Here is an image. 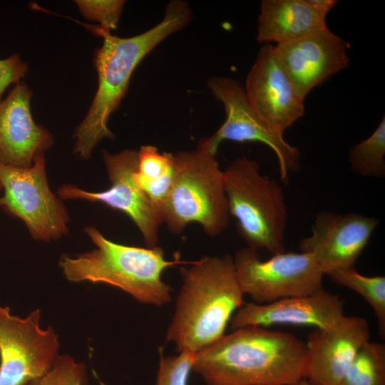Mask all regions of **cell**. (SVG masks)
<instances>
[{"label": "cell", "mask_w": 385, "mask_h": 385, "mask_svg": "<svg viewBox=\"0 0 385 385\" xmlns=\"http://www.w3.org/2000/svg\"><path fill=\"white\" fill-rule=\"evenodd\" d=\"M385 118L366 139L354 145L350 150L351 170L365 177L385 175Z\"/></svg>", "instance_id": "obj_22"}, {"label": "cell", "mask_w": 385, "mask_h": 385, "mask_svg": "<svg viewBox=\"0 0 385 385\" xmlns=\"http://www.w3.org/2000/svg\"><path fill=\"white\" fill-rule=\"evenodd\" d=\"M32 91L21 81L0 101V164L31 167L53 144L52 134L37 124L31 111Z\"/></svg>", "instance_id": "obj_16"}, {"label": "cell", "mask_w": 385, "mask_h": 385, "mask_svg": "<svg viewBox=\"0 0 385 385\" xmlns=\"http://www.w3.org/2000/svg\"><path fill=\"white\" fill-rule=\"evenodd\" d=\"M233 261L244 294L256 304L307 295L323 288L324 273L307 253L284 252L262 260L257 250L247 247L236 252Z\"/></svg>", "instance_id": "obj_8"}, {"label": "cell", "mask_w": 385, "mask_h": 385, "mask_svg": "<svg viewBox=\"0 0 385 385\" xmlns=\"http://www.w3.org/2000/svg\"><path fill=\"white\" fill-rule=\"evenodd\" d=\"M326 16L309 0H263L256 39L265 44L291 42L327 29Z\"/></svg>", "instance_id": "obj_18"}, {"label": "cell", "mask_w": 385, "mask_h": 385, "mask_svg": "<svg viewBox=\"0 0 385 385\" xmlns=\"http://www.w3.org/2000/svg\"><path fill=\"white\" fill-rule=\"evenodd\" d=\"M103 159L110 187L91 192L72 184L58 187L56 194L61 200H82L106 205L119 210L135 223L148 247L158 246L163 220L159 208L148 198L135 180L138 150L126 149L117 153L103 150Z\"/></svg>", "instance_id": "obj_10"}, {"label": "cell", "mask_w": 385, "mask_h": 385, "mask_svg": "<svg viewBox=\"0 0 385 385\" xmlns=\"http://www.w3.org/2000/svg\"><path fill=\"white\" fill-rule=\"evenodd\" d=\"M0 208L21 220L33 239L48 242L68 233L69 215L49 187L44 155L29 168L0 164Z\"/></svg>", "instance_id": "obj_7"}, {"label": "cell", "mask_w": 385, "mask_h": 385, "mask_svg": "<svg viewBox=\"0 0 385 385\" xmlns=\"http://www.w3.org/2000/svg\"><path fill=\"white\" fill-rule=\"evenodd\" d=\"M86 381V369L69 355H58L51 369L44 376L26 385H83Z\"/></svg>", "instance_id": "obj_23"}, {"label": "cell", "mask_w": 385, "mask_h": 385, "mask_svg": "<svg viewBox=\"0 0 385 385\" xmlns=\"http://www.w3.org/2000/svg\"><path fill=\"white\" fill-rule=\"evenodd\" d=\"M309 1L314 9L326 16L337 2L335 0H309Z\"/></svg>", "instance_id": "obj_27"}, {"label": "cell", "mask_w": 385, "mask_h": 385, "mask_svg": "<svg viewBox=\"0 0 385 385\" xmlns=\"http://www.w3.org/2000/svg\"><path fill=\"white\" fill-rule=\"evenodd\" d=\"M245 91L257 117L278 135L283 136L304 115V100L294 88L270 43L260 49L247 74Z\"/></svg>", "instance_id": "obj_12"}, {"label": "cell", "mask_w": 385, "mask_h": 385, "mask_svg": "<svg viewBox=\"0 0 385 385\" xmlns=\"http://www.w3.org/2000/svg\"><path fill=\"white\" fill-rule=\"evenodd\" d=\"M196 354L183 351L175 356H162L155 385H188Z\"/></svg>", "instance_id": "obj_25"}, {"label": "cell", "mask_w": 385, "mask_h": 385, "mask_svg": "<svg viewBox=\"0 0 385 385\" xmlns=\"http://www.w3.org/2000/svg\"><path fill=\"white\" fill-rule=\"evenodd\" d=\"M297 385H310L305 379H303Z\"/></svg>", "instance_id": "obj_28"}, {"label": "cell", "mask_w": 385, "mask_h": 385, "mask_svg": "<svg viewBox=\"0 0 385 385\" xmlns=\"http://www.w3.org/2000/svg\"><path fill=\"white\" fill-rule=\"evenodd\" d=\"M28 70L27 63L17 53L0 59V101L7 88L21 82Z\"/></svg>", "instance_id": "obj_26"}, {"label": "cell", "mask_w": 385, "mask_h": 385, "mask_svg": "<svg viewBox=\"0 0 385 385\" xmlns=\"http://www.w3.org/2000/svg\"><path fill=\"white\" fill-rule=\"evenodd\" d=\"M366 318L344 315L307 336L304 378L310 385H337L361 346L370 340Z\"/></svg>", "instance_id": "obj_15"}, {"label": "cell", "mask_w": 385, "mask_h": 385, "mask_svg": "<svg viewBox=\"0 0 385 385\" xmlns=\"http://www.w3.org/2000/svg\"><path fill=\"white\" fill-rule=\"evenodd\" d=\"M379 224L374 217L361 214L319 212L311 235L301 240V252L310 255L324 274L354 267Z\"/></svg>", "instance_id": "obj_13"}, {"label": "cell", "mask_w": 385, "mask_h": 385, "mask_svg": "<svg viewBox=\"0 0 385 385\" xmlns=\"http://www.w3.org/2000/svg\"><path fill=\"white\" fill-rule=\"evenodd\" d=\"M84 232L96 248L61 257L59 266L68 281L108 284L151 305L160 307L171 302L172 287L162 274L182 263L178 257L167 260L158 245L145 248L115 242L93 226H87Z\"/></svg>", "instance_id": "obj_4"}, {"label": "cell", "mask_w": 385, "mask_h": 385, "mask_svg": "<svg viewBox=\"0 0 385 385\" xmlns=\"http://www.w3.org/2000/svg\"><path fill=\"white\" fill-rule=\"evenodd\" d=\"M344 302L323 288L310 294L280 299L267 304L245 303L232 317V330L247 326L306 325L326 329L344 316Z\"/></svg>", "instance_id": "obj_17"}, {"label": "cell", "mask_w": 385, "mask_h": 385, "mask_svg": "<svg viewBox=\"0 0 385 385\" xmlns=\"http://www.w3.org/2000/svg\"><path fill=\"white\" fill-rule=\"evenodd\" d=\"M305 363V342L294 334L247 326L197 352L192 371L207 385H297Z\"/></svg>", "instance_id": "obj_2"}, {"label": "cell", "mask_w": 385, "mask_h": 385, "mask_svg": "<svg viewBox=\"0 0 385 385\" xmlns=\"http://www.w3.org/2000/svg\"><path fill=\"white\" fill-rule=\"evenodd\" d=\"M192 17L188 2L173 0L166 6L160 22L130 37H119L99 26L80 23L101 37L103 43L93 53L98 89L87 114L74 132V153L88 160L103 139H113L108 120L125 97L135 69L163 41L185 27Z\"/></svg>", "instance_id": "obj_1"}, {"label": "cell", "mask_w": 385, "mask_h": 385, "mask_svg": "<svg viewBox=\"0 0 385 385\" xmlns=\"http://www.w3.org/2000/svg\"><path fill=\"white\" fill-rule=\"evenodd\" d=\"M75 3L86 19L96 21L98 26L111 31L118 27L125 1L77 0Z\"/></svg>", "instance_id": "obj_24"}, {"label": "cell", "mask_w": 385, "mask_h": 385, "mask_svg": "<svg viewBox=\"0 0 385 385\" xmlns=\"http://www.w3.org/2000/svg\"><path fill=\"white\" fill-rule=\"evenodd\" d=\"M182 285L166 333L179 352L197 354L222 335L244 304L233 257L207 256L181 267Z\"/></svg>", "instance_id": "obj_3"}, {"label": "cell", "mask_w": 385, "mask_h": 385, "mask_svg": "<svg viewBox=\"0 0 385 385\" xmlns=\"http://www.w3.org/2000/svg\"><path fill=\"white\" fill-rule=\"evenodd\" d=\"M209 90L225 108L226 118L222 125L210 137L200 140L202 145L216 155L224 140L238 143L260 142L275 153L279 166V177L287 182L289 171L300 166L298 149L289 144L282 135L271 131L252 108L245 88L230 77H212L207 82Z\"/></svg>", "instance_id": "obj_11"}, {"label": "cell", "mask_w": 385, "mask_h": 385, "mask_svg": "<svg viewBox=\"0 0 385 385\" xmlns=\"http://www.w3.org/2000/svg\"><path fill=\"white\" fill-rule=\"evenodd\" d=\"M168 229L180 234L190 223H198L211 237L228 225L229 210L224 173L215 158L200 143L195 150L174 154V176L160 207Z\"/></svg>", "instance_id": "obj_5"}, {"label": "cell", "mask_w": 385, "mask_h": 385, "mask_svg": "<svg viewBox=\"0 0 385 385\" xmlns=\"http://www.w3.org/2000/svg\"><path fill=\"white\" fill-rule=\"evenodd\" d=\"M173 176L174 154L160 152L152 145L140 147L135 180L160 211L170 189Z\"/></svg>", "instance_id": "obj_19"}, {"label": "cell", "mask_w": 385, "mask_h": 385, "mask_svg": "<svg viewBox=\"0 0 385 385\" xmlns=\"http://www.w3.org/2000/svg\"><path fill=\"white\" fill-rule=\"evenodd\" d=\"M41 311L24 318L0 304V385H26L52 368L58 356L55 330L40 327Z\"/></svg>", "instance_id": "obj_9"}, {"label": "cell", "mask_w": 385, "mask_h": 385, "mask_svg": "<svg viewBox=\"0 0 385 385\" xmlns=\"http://www.w3.org/2000/svg\"><path fill=\"white\" fill-rule=\"evenodd\" d=\"M334 282L361 294L371 307L377 320L379 334L385 337V277L365 276L354 267L337 269L326 274Z\"/></svg>", "instance_id": "obj_20"}, {"label": "cell", "mask_w": 385, "mask_h": 385, "mask_svg": "<svg viewBox=\"0 0 385 385\" xmlns=\"http://www.w3.org/2000/svg\"><path fill=\"white\" fill-rule=\"evenodd\" d=\"M223 173L229 213L247 247L272 255L285 252L288 214L277 181L262 175L259 164L245 156L235 159Z\"/></svg>", "instance_id": "obj_6"}, {"label": "cell", "mask_w": 385, "mask_h": 385, "mask_svg": "<svg viewBox=\"0 0 385 385\" xmlns=\"http://www.w3.org/2000/svg\"><path fill=\"white\" fill-rule=\"evenodd\" d=\"M348 46L327 28L274 48L294 88L304 100L314 88L349 66Z\"/></svg>", "instance_id": "obj_14"}, {"label": "cell", "mask_w": 385, "mask_h": 385, "mask_svg": "<svg viewBox=\"0 0 385 385\" xmlns=\"http://www.w3.org/2000/svg\"><path fill=\"white\" fill-rule=\"evenodd\" d=\"M1 191H2V185H1V180H0V195L1 194Z\"/></svg>", "instance_id": "obj_29"}, {"label": "cell", "mask_w": 385, "mask_h": 385, "mask_svg": "<svg viewBox=\"0 0 385 385\" xmlns=\"http://www.w3.org/2000/svg\"><path fill=\"white\" fill-rule=\"evenodd\" d=\"M337 385H385V344L367 341Z\"/></svg>", "instance_id": "obj_21"}]
</instances>
